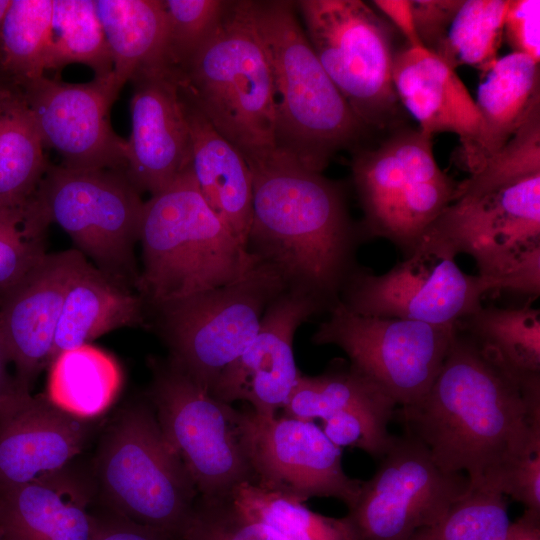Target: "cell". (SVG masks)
I'll return each mask as SVG.
<instances>
[{"label":"cell","mask_w":540,"mask_h":540,"mask_svg":"<svg viewBox=\"0 0 540 540\" xmlns=\"http://www.w3.org/2000/svg\"><path fill=\"white\" fill-rule=\"evenodd\" d=\"M395 412L404 432L471 489L504 495L520 459L540 452V378L512 373L459 326L429 391Z\"/></svg>","instance_id":"cell-1"},{"label":"cell","mask_w":540,"mask_h":540,"mask_svg":"<svg viewBox=\"0 0 540 540\" xmlns=\"http://www.w3.org/2000/svg\"><path fill=\"white\" fill-rule=\"evenodd\" d=\"M245 160L252 176L248 252L278 273L285 290L329 312L359 266L357 250L365 241L345 185L276 149Z\"/></svg>","instance_id":"cell-2"},{"label":"cell","mask_w":540,"mask_h":540,"mask_svg":"<svg viewBox=\"0 0 540 540\" xmlns=\"http://www.w3.org/2000/svg\"><path fill=\"white\" fill-rule=\"evenodd\" d=\"M420 242L468 254L493 291L540 293V119L458 182L452 202Z\"/></svg>","instance_id":"cell-3"},{"label":"cell","mask_w":540,"mask_h":540,"mask_svg":"<svg viewBox=\"0 0 540 540\" xmlns=\"http://www.w3.org/2000/svg\"><path fill=\"white\" fill-rule=\"evenodd\" d=\"M249 8L272 74L275 149L322 173L338 152L361 146L370 130L319 62L294 1L249 0Z\"/></svg>","instance_id":"cell-4"},{"label":"cell","mask_w":540,"mask_h":540,"mask_svg":"<svg viewBox=\"0 0 540 540\" xmlns=\"http://www.w3.org/2000/svg\"><path fill=\"white\" fill-rule=\"evenodd\" d=\"M137 294L147 309L233 282L258 260L203 198L192 166L144 202Z\"/></svg>","instance_id":"cell-5"},{"label":"cell","mask_w":540,"mask_h":540,"mask_svg":"<svg viewBox=\"0 0 540 540\" xmlns=\"http://www.w3.org/2000/svg\"><path fill=\"white\" fill-rule=\"evenodd\" d=\"M179 84L245 159L275 149L272 74L249 0L231 1L216 31L179 72Z\"/></svg>","instance_id":"cell-6"},{"label":"cell","mask_w":540,"mask_h":540,"mask_svg":"<svg viewBox=\"0 0 540 540\" xmlns=\"http://www.w3.org/2000/svg\"><path fill=\"white\" fill-rule=\"evenodd\" d=\"M433 137L407 124L352 150L351 174L364 240L383 238L410 256L452 202L458 182L436 162Z\"/></svg>","instance_id":"cell-7"},{"label":"cell","mask_w":540,"mask_h":540,"mask_svg":"<svg viewBox=\"0 0 540 540\" xmlns=\"http://www.w3.org/2000/svg\"><path fill=\"white\" fill-rule=\"evenodd\" d=\"M96 474L112 514L175 538L199 499L149 400L127 406L108 426Z\"/></svg>","instance_id":"cell-8"},{"label":"cell","mask_w":540,"mask_h":540,"mask_svg":"<svg viewBox=\"0 0 540 540\" xmlns=\"http://www.w3.org/2000/svg\"><path fill=\"white\" fill-rule=\"evenodd\" d=\"M325 72L370 131L406 124L392 79L393 27L361 0L294 1Z\"/></svg>","instance_id":"cell-9"},{"label":"cell","mask_w":540,"mask_h":540,"mask_svg":"<svg viewBox=\"0 0 540 540\" xmlns=\"http://www.w3.org/2000/svg\"><path fill=\"white\" fill-rule=\"evenodd\" d=\"M284 290L278 273L258 261L233 282L149 310L168 358L210 392L221 372L253 340L267 307Z\"/></svg>","instance_id":"cell-10"},{"label":"cell","mask_w":540,"mask_h":540,"mask_svg":"<svg viewBox=\"0 0 540 540\" xmlns=\"http://www.w3.org/2000/svg\"><path fill=\"white\" fill-rule=\"evenodd\" d=\"M147 394L160 428L204 501L229 500L253 482L240 438L239 410L215 398L177 364L152 357Z\"/></svg>","instance_id":"cell-11"},{"label":"cell","mask_w":540,"mask_h":540,"mask_svg":"<svg viewBox=\"0 0 540 540\" xmlns=\"http://www.w3.org/2000/svg\"><path fill=\"white\" fill-rule=\"evenodd\" d=\"M33 198L49 224H58L95 267L136 289L134 247L144 201L124 171L49 164Z\"/></svg>","instance_id":"cell-12"},{"label":"cell","mask_w":540,"mask_h":540,"mask_svg":"<svg viewBox=\"0 0 540 540\" xmlns=\"http://www.w3.org/2000/svg\"><path fill=\"white\" fill-rule=\"evenodd\" d=\"M458 324L435 326L418 321L367 317L340 301L311 337L316 345H334L349 364L397 406H410L429 391L447 355Z\"/></svg>","instance_id":"cell-13"},{"label":"cell","mask_w":540,"mask_h":540,"mask_svg":"<svg viewBox=\"0 0 540 540\" xmlns=\"http://www.w3.org/2000/svg\"><path fill=\"white\" fill-rule=\"evenodd\" d=\"M492 285L461 270L451 254L420 242L388 272L360 265L346 282L340 302L367 317L397 318L435 326H454L482 307Z\"/></svg>","instance_id":"cell-14"},{"label":"cell","mask_w":540,"mask_h":540,"mask_svg":"<svg viewBox=\"0 0 540 540\" xmlns=\"http://www.w3.org/2000/svg\"><path fill=\"white\" fill-rule=\"evenodd\" d=\"M379 461L346 515L362 540H408L471 489L464 474L442 470L428 449L405 432L393 436Z\"/></svg>","instance_id":"cell-15"},{"label":"cell","mask_w":540,"mask_h":540,"mask_svg":"<svg viewBox=\"0 0 540 540\" xmlns=\"http://www.w3.org/2000/svg\"><path fill=\"white\" fill-rule=\"evenodd\" d=\"M239 431L252 483L302 502L335 498L348 509L356 503L363 480L345 473L342 449L313 421L266 419L247 406L239 410Z\"/></svg>","instance_id":"cell-16"},{"label":"cell","mask_w":540,"mask_h":540,"mask_svg":"<svg viewBox=\"0 0 540 540\" xmlns=\"http://www.w3.org/2000/svg\"><path fill=\"white\" fill-rule=\"evenodd\" d=\"M45 147L73 170L126 167V140L112 129L110 108L121 88L111 74L87 83H66L44 75L21 88Z\"/></svg>","instance_id":"cell-17"},{"label":"cell","mask_w":540,"mask_h":540,"mask_svg":"<svg viewBox=\"0 0 540 540\" xmlns=\"http://www.w3.org/2000/svg\"><path fill=\"white\" fill-rule=\"evenodd\" d=\"M131 98L125 174L141 192L157 194L192 165V141L179 71L158 65L138 72Z\"/></svg>","instance_id":"cell-18"},{"label":"cell","mask_w":540,"mask_h":540,"mask_svg":"<svg viewBox=\"0 0 540 540\" xmlns=\"http://www.w3.org/2000/svg\"><path fill=\"white\" fill-rule=\"evenodd\" d=\"M324 310L312 298L284 290L266 309L247 348L219 375L210 393L227 404L246 402L262 418L276 417L297 384V329Z\"/></svg>","instance_id":"cell-19"},{"label":"cell","mask_w":540,"mask_h":540,"mask_svg":"<svg viewBox=\"0 0 540 540\" xmlns=\"http://www.w3.org/2000/svg\"><path fill=\"white\" fill-rule=\"evenodd\" d=\"M87 264L76 248L45 253L0 293V330L15 367L17 390L31 393L35 379L50 364L66 292Z\"/></svg>","instance_id":"cell-20"},{"label":"cell","mask_w":540,"mask_h":540,"mask_svg":"<svg viewBox=\"0 0 540 540\" xmlns=\"http://www.w3.org/2000/svg\"><path fill=\"white\" fill-rule=\"evenodd\" d=\"M89 421L14 388L0 401V492L59 473L83 449Z\"/></svg>","instance_id":"cell-21"},{"label":"cell","mask_w":540,"mask_h":540,"mask_svg":"<svg viewBox=\"0 0 540 540\" xmlns=\"http://www.w3.org/2000/svg\"><path fill=\"white\" fill-rule=\"evenodd\" d=\"M392 79L402 107L422 132L432 137L453 133L460 141L458 150L469 146L479 116L475 100L455 70L424 47L406 45L394 54Z\"/></svg>","instance_id":"cell-22"},{"label":"cell","mask_w":540,"mask_h":540,"mask_svg":"<svg viewBox=\"0 0 540 540\" xmlns=\"http://www.w3.org/2000/svg\"><path fill=\"white\" fill-rule=\"evenodd\" d=\"M484 74L475 100L479 125L475 138L457 150V165L474 173L501 151L540 107V65L520 53L498 58Z\"/></svg>","instance_id":"cell-23"},{"label":"cell","mask_w":540,"mask_h":540,"mask_svg":"<svg viewBox=\"0 0 540 540\" xmlns=\"http://www.w3.org/2000/svg\"><path fill=\"white\" fill-rule=\"evenodd\" d=\"M181 94L192 141L191 166L198 188L212 211L246 247L252 218L249 165L182 90Z\"/></svg>","instance_id":"cell-24"},{"label":"cell","mask_w":540,"mask_h":540,"mask_svg":"<svg viewBox=\"0 0 540 540\" xmlns=\"http://www.w3.org/2000/svg\"><path fill=\"white\" fill-rule=\"evenodd\" d=\"M57 474L0 492V531L10 540H91L96 516Z\"/></svg>","instance_id":"cell-25"},{"label":"cell","mask_w":540,"mask_h":540,"mask_svg":"<svg viewBox=\"0 0 540 540\" xmlns=\"http://www.w3.org/2000/svg\"><path fill=\"white\" fill-rule=\"evenodd\" d=\"M146 313L137 293L88 262L66 292L51 361L60 352L89 344L114 329L144 325Z\"/></svg>","instance_id":"cell-26"},{"label":"cell","mask_w":540,"mask_h":540,"mask_svg":"<svg viewBox=\"0 0 540 540\" xmlns=\"http://www.w3.org/2000/svg\"><path fill=\"white\" fill-rule=\"evenodd\" d=\"M95 6L120 88L138 72L166 65L163 0H95Z\"/></svg>","instance_id":"cell-27"},{"label":"cell","mask_w":540,"mask_h":540,"mask_svg":"<svg viewBox=\"0 0 540 540\" xmlns=\"http://www.w3.org/2000/svg\"><path fill=\"white\" fill-rule=\"evenodd\" d=\"M38 126L20 88L0 82V203L21 206L49 163Z\"/></svg>","instance_id":"cell-28"},{"label":"cell","mask_w":540,"mask_h":540,"mask_svg":"<svg viewBox=\"0 0 540 540\" xmlns=\"http://www.w3.org/2000/svg\"><path fill=\"white\" fill-rule=\"evenodd\" d=\"M49 366L46 396L80 419L104 413L121 387L122 373L116 360L90 344L60 352Z\"/></svg>","instance_id":"cell-29"},{"label":"cell","mask_w":540,"mask_h":540,"mask_svg":"<svg viewBox=\"0 0 540 540\" xmlns=\"http://www.w3.org/2000/svg\"><path fill=\"white\" fill-rule=\"evenodd\" d=\"M229 501L273 540H362L351 520L316 513L291 496L252 482L237 486Z\"/></svg>","instance_id":"cell-30"},{"label":"cell","mask_w":540,"mask_h":540,"mask_svg":"<svg viewBox=\"0 0 540 540\" xmlns=\"http://www.w3.org/2000/svg\"><path fill=\"white\" fill-rule=\"evenodd\" d=\"M397 404L344 360H334L316 376L302 375L283 407L285 416L313 421L347 410L395 415Z\"/></svg>","instance_id":"cell-31"},{"label":"cell","mask_w":540,"mask_h":540,"mask_svg":"<svg viewBox=\"0 0 540 540\" xmlns=\"http://www.w3.org/2000/svg\"><path fill=\"white\" fill-rule=\"evenodd\" d=\"M492 358L524 378H540V311L481 307L458 324Z\"/></svg>","instance_id":"cell-32"},{"label":"cell","mask_w":540,"mask_h":540,"mask_svg":"<svg viewBox=\"0 0 540 540\" xmlns=\"http://www.w3.org/2000/svg\"><path fill=\"white\" fill-rule=\"evenodd\" d=\"M53 0H11L2 25L0 82L18 88L46 71Z\"/></svg>","instance_id":"cell-33"},{"label":"cell","mask_w":540,"mask_h":540,"mask_svg":"<svg viewBox=\"0 0 540 540\" xmlns=\"http://www.w3.org/2000/svg\"><path fill=\"white\" fill-rule=\"evenodd\" d=\"M510 0H462L432 52L455 70L469 65L482 73L498 59Z\"/></svg>","instance_id":"cell-34"},{"label":"cell","mask_w":540,"mask_h":540,"mask_svg":"<svg viewBox=\"0 0 540 540\" xmlns=\"http://www.w3.org/2000/svg\"><path fill=\"white\" fill-rule=\"evenodd\" d=\"M72 63L88 66L95 78L112 74V59L95 0H53L46 70H59Z\"/></svg>","instance_id":"cell-35"},{"label":"cell","mask_w":540,"mask_h":540,"mask_svg":"<svg viewBox=\"0 0 540 540\" xmlns=\"http://www.w3.org/2000/svg\"><path fill=\"white\" fill-rule=\"evenodd\" d=\"M506 498L495 491L470 489L441 519L408 540H504L511 523Z\"/></svg>","instance_id":"cell-36"},{"label":"cell","mask_w":540,"mask_h":540,"mask_svg":"<svg viewBox=\"0 0 540 540\" xmlns=\"http://www.w3.org/2000/svg\"><path fill=\"white\" fill-rule=\"evenodd\" d=\"M230 3L224 0H163L165 64L179 72L184 70L216 31Z\"/></svg>","instance_id":"cell-37"},{"label":"cell","mask_w":540,"mask_h":540,"mask_svg":"<svg viewBox=\"0 0 540 540\" xmlns=\"http://www.w3.org/2000/svg\"><path fill=\"white\" fill-rule=\"evenodd\" d=\"M25 205L0 203V293L46 253L44 236L34 233L25 222Z\"/></svg>","instance_id":"cell-38"},{"label":"cell","mask_w":540,"mask_h":540,"mask_svg":"<svg viewBox=\"0 0 540 540\" xmlns=\"http://www.w3.org/2000/svg\"><path fill=\"white\" fill-rule=\"evenodd\" d=\"M393 416L363 409L341 411L324 418L321 429L337 447L358 448L379 459L393 440L388 431Z\"/></svg>","instance_id":"cell-39"},{"label":"cell","mask_w":540,"mask_h":540,"mask_svg":"<svg viewBox=\"0 0 540 540\" xmlns=\"http://www.w3.org/2000/svg\"><path fill=\"white\" fill-rule=\"evenodd\" d=\"M176 540H273L257 524L239 514L230 501L198 499Z\"/></svg>","instance_id":"cell-40"},{"label":"cell","mask_w":540,"mask_h":540,"mask_svg":"<svg viewBox=\"0 0 540 540\" xmlns=\"http://www.w3.org/2000/svg\"><path fill=\"white\" fill-rule=\"evenodd\" d=\"M504 36L514 53L540 63V1L510 0Z\"/></svg>","instance_id":"cell-41"},{"label":"cell","mask_w":540,"mask_h":540,"mask_svg":"<svg viewBox=\"0 0 540 540\" xmlns=\"http://www.w3.org/2000/svg\"><path fill=\"white\" fill-rule=\"evenodd\" d=\"M418 39L433 52L442 40L449 22L462 0H410Z\"/></svg>","instance_id":"cell-42"},{"label":"cell","mask_w":540,"mask_h":540,"mask_svg":"<svg viewBox=\"0 0 540 540\" xmlns=\"http://www.w3.org/2000/svg\"><path fill=\"white\" fill-rule=\"evenodd\" d=\"M504 495L527 510L540 512V452L520 459L507 481Z\"/></svg>","instance_id":"cell-43"},{"label":"cell","mask_w":540,"mask_h":540,"mask_svg":"<svg viewBox=\"0 0 540 540\" xmlns=\"http://www.w3.org/2000/svg\"><path fill=\"white\" fill-rule=\"evenodd\" d=\"M91 540H176V538L110 513L106 516H96Z\"/></svg>","instance_id":"cell-44"},{"label":"cell","mask_w":540,"mask_h":540,"mask_svg":"<svg viewBox=\"0 0 540 540\" xmlns=\"http://www.w3.org/2000/svg\"><path fill=\"white\" fill-rule=\"evenodd\" d=\"M371 6L392 23L406 38L409 46H422L414 25L410 0H374Z\"/></svg>","instance_id":"cell-45"},{"label":"cell","mask_w":540,"mask_h":540,"mask_svg":"<svg viewBox=\"0 0 540 540\" xmlns=\"http://www.w3.org/2000/svg\"><path fill=\"white\" fill-rule=\"evenodd\" d=\"M504 540H540V512L527 510L511 521Z\"/></svg>","instance_id":"cell-46"},{"label":"cell","mask_w":540,"mask_h":540,"mask_svg":"<svg viewBox=\"0 0 540 540\" xmlns=\"http://www.w3.org/2000/svg\"><path fill=\"white\" fill-rule=\"evenodd\" d=\"M10 363L9 354L0 330V401L15 388L14 378L8 373Z\"/></svg>","instance_id":"cell-47"},{"label":"cell","mask_w":540,"mask_h":540,"mask_svg":"<svg viewBox=\"0 0 540 540\" xmlns=\"http://www.w3.org/2000/svg\"><path fill=\"white\" fill-rule=\"evenodd\" d=\"M11 3V0H0V54H1V36H2V25L7 9Z\"/></svg>","instance_id":"cell-48"},{"label":"cell","mask_w":540,"mask_h":540,"mask_svg":"<svg viewBox=\"0 0 540 540\" xmlns=\"http://www.w3.org/2000/svg\"><path fill=\"white\" fill-rule=\"evenodd\" d=\"M0 540H10L8 537H6L1 531H0Z\"/></svg>","instance_id":"cell-49"}]
</instances>
